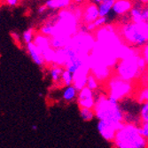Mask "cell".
I'll list each match as a JSON object with an SVG mask.
<instances>
[{"instance_id": "6da1fadb", "label": "cell", "mask_w": 148, "mask_h": 148, "mask_svg": "<svg viewBox=\"0 0 148 148\" xmlns=\"http://www.w3.org/2000/svg\"><path fill=\"white\" fill-rule=\"evenodd\" d=\"M147 65L136 48L126 45L121 51V58L114 68V75L133 83L140 79Z\"/></svg>"}, {"instance_id": "7a4b0ae2", "label": "cell", "mask_w": 148, "mask_h": 148, "mask_svg": "<svg viewBox=\"0 0 148 148\" xmlns=\"http://www.w3.org/2000/svg\"><path fill=\"white\" fill-rule=\"evenodd\" d=\"M94 113L98 121H105L115 124L125 123V113L120 102L110 99L106 93H97Z\"/></svg>"}, {"instance_id": "3957f363", "label": "cell", "mask_w": 148, "mask_h": 148, "mask_svg": "<svg viewBox=\"0 0 148 148\" xmlns=\"http://www.w3.org/2000/svg\"><path fill=\"white\" fill-rule=\"evenodd\" d=\"M114 148H148V139L140 131L139 125L124 123L112 142Z\"/></svg>"}, {"instance_id": "277c9868", "label": "cell", "mask_w": 148, "mask_h": 148, "mask_svg": "<svg viewBox=\"0 0 148 148\" xmlns=\"http://www.w3.org/2000/svg\"><path fill=\"white\" fill-rule=\"evenodd\" d=\"M120 37L123 42L130 47L140 48L148 42V32L144 23L129 21L123 23L120 28Z\"/></svg>"}, {"instance_id": "5b68a950", "label": "cell", "mask_w": 148, "mask_h": 148, "mask_svg": "<svg viewBox=\"0 0 148 148\" xmlns=\"http://www.w3.org/2000/svg\"><path fill=\"white\" fill-rule=\"evenodd\" d=\"M105 84L106 94L117 102H123L130 99L135 92V87L132 82L123 80L114 74Z\"/></svg>"}, {"instance_id": "8992f818", "label": "cell", "mask_w": 148, "mask_h": 148, "mask_svg": "<svg viewBox=\"0 0 148 148\" xmlns=\"http://www.w3.org/2000/svg\"><path fill=\"white\" fill-rule=\"evenodd\" d=\"M97 100V92L88 87H84L78 91L76 103L79 108H90L93 109Z\"/></svg>"}, {"instance_id": "52a82bcc", "label": "cell", "mask_w": 148, "mask_h": 148, "mask_svg": "<svg viewBox=\"0 0 148 148\" xmlns=\"http://www.w3.org/2000/svg\"><path fill=\"white\" fill-rule=\"evenodd\" d=\"M123 124H115L105 121H98L97 123V130L99 133V135L107 142H113L117 131L122 128Z\"/></svg>"}, {"instance_id": "ba28073f", "label": "cell", "mask_w": 148, "mask_h": 148, "mask_svg": "<svg viewBox=\"0 0 148 148\" xmlns=\"http://www.w3.org/2000/svg\"><path fill=\"white\" fill-rule=\"evenodd\" d=\"M130 21L137 23H144L148 20V5H144L136 0L130 12Z\"/></svg>"}, {"instance_id": "9c48e42d", "label": "cell", "mask_w": 148, "mask_h": 148, "mask_svg": "<svg viewBox=\"0 0 148 148\" xmlns=\"http://www.w3.org/2000/svg\"><path fill=\"white\" fill-rule=\"evenodd\" d=\"M99 18V12L97 5L90 3L86 5L81 13V20L84 25L93 23Z\"/></svg>"}, {"instance_id": "30bf717a", "label": "cell", "mask_w": 148, "mask_h": 148, "mask_svg": "<svg viewBox=\"0 0 148 148\" xmlns=\"http://www.w3.org/2000/svg\"><path fill=\"white\" fill-rule=\"evenodd\" d=\"M90 74V66H84L74 73V83L73 85L78 90H82L83 88L86 87L87 79Z\"/></svg>"}, {"instance_id": "8fae6325", "label": "cell", "mask_w": 148, "mask_h": 148, "mask_svg": "<svg viewBox=\"0 0 148 148\" xmlns=\"http://www.w3.org/2000/svg\"><path fill=\"white\" fill-rule=\"evenodd\" d=\"M132 7L133 2L131 0H116L113 6L112 12L115 16H126L127 14H130Z\"/></svg>"}, {"instance_id": "7c38bea8", "label": "cell", "mask_w": 148, "mask_h": 148, "mask_svg": "<svg viewBox=\"0 0 148 148\" xmlns=\"http://www.w3.org/2000/svg\"><path fill=\"white\" fill-rule=\"evenodd\" d=\"M27 52L29 53L31 60L35 64L39 66H44L45 65V61L43 56V52L34 43H30L29 45H26Z\"/></svg>"}, {"instance_id": "4fadbf2b", "label": "cell", "mask_w": 148, "mask_h": 148, "mask_svg": "<svg viewBox=\"0 0 148 148\" xmlns=\"http://www.w3.org/2000/svg\"><path fill=\"white\" fill-rule=\"evenodd\" d=\"M78 91L79 90L74 85L65 86L60 91V99L66 104L73 103L77 99Z\"/></svg>"}, {"instance_id": "5bb4252c", "label": "cell", "mask_w": 148, "mask_h": 148, "mask_svg": "<svg viewBox=\"0 0 148 148\" xmlns=\"http://www.w3.org/2000/svg\"><path fill=\"white\" fill-rule=\"evenodd\" d=\"M63 71H64L63 66H60L56 64H53V65L50 66V69H49L50 78L51 80L52 84L54 85L61 86V76H62Z\"/></svg>"}, {"instance_id": "9a60e30c", "label": "cell", "mask_w": 148, "mask_h": 148, "mask_svg": "<svg viewBox=\"0 0 148 148\" xmlns=\"http://www.w3.org/2000/svg\"><path fill=\"white\" fill-rule=\"evenodd\" d=\"M42 52H45L51 48V38L47 36L42 35L41 33L36 34L33 42Z\"/></svg>"}, {"instance_id": "2e32d148", "label": "cell", "mask_w": 148, "mask_h": 148, "mask_svg": "<svg viewBox=\"0 0 148 148\" xmlns=\"http://www.w3.org/2000/svg\"><path fill=\"white\" fill-rule=\"evenodd\" d=\"M71 4V0H47L45 6L50 10H65Z\"/></svg>"}, {"instance_id": "e0dca14e", "label": "cell", "mask_w": 148, "mask_h": 148, "mask_svg": "<svg viewBox=\"0 0 148 148\" xmlns=\"http://www.w3.org/2000/svg\"><path fill=\"white\" fill-rule=\"evenodd\" d=\"M116 0H103V1L98 5L99 17H108L110 12H112L113 6Z\"/></svg>"}, {"instance_id": "ac0fdd59", "label": "cell", "mask_w": 148, "mask_h": 148, "mask_svg": "<svg viewBox=\"0 0 148 148\" xmlns=\"http://www.w3.org/2000/svg\"><path fill=\"white\" fill-rule=\"evenodd\" d=\"M79 113L84 122H91L96 118L94 110L90 108H79Z\"/></svg>"}, {"instance_id": "d6986e66", "label": "cell", "mask_w": 148, "mask_h": 148, "mask_svg": "<svg viewBox=\"0 0 148 148\" xmlns=\"http://www.w3.org/2000/svg\"><path fill=\"white\" fill-rule=\"evenodd\" d=\"M73 83H74V74L64 69L61 76V86L63 87L70 86L73 85Z\"/></svg>"}, {"instance_id": "ffe728a7", "label": "cell", "mask_w": 148, "mask_h": 148, "mask_svg": "<svg viewBox=\"0 0 148 148\" xmlns=\"http://www.w3.org/2000/svg\"><path fill=\"white\" fill-rule=\"evenodd\" d=\"M136 101L141 105L145 102H148V86L142 87L136 94Z\"/></svg>"}, {"instance_id": "44dd1931", "label": "cell", "mask_w": 148, "mask_h": 148, "mask_svg": "<svg viewBox=\"0 0 148 148\" xmlns=\"http://www.w3.org/2000/svg\"><path fill=\"white\" fill-rule=\"evenodd\" d=\"M40 33L42 35L51 37L53 34H54V24H53V22L48 21L42 25L41 28H40Z\"/></svg>"}, {"instance_id": "7402d4cb", "label": "cell", "mask_w": 148, "mask_h": 148, "mask_svg": "<svg viewBox=\"0 0 148 148\" xmlns=\"http://www.w3.org/2000/svg\"><path fill=\"white\" fill-rule=\"evenodd\" d=\"M100 86V83L99 81L91 73L90 74L88 79H87V84H86V87H88L89 89L94 90V91H98Z\"/></svg>"}, {"instance_id": "603a6c76", "label": "cell", "mask_w": 148, "mask_h": 148, "mask_svg": "<svg viewBox=\"0 0 148 148\" xmlns=\"http://www.w3.org/2000/svg\"><path fill=\"white\" fill-rule=\"evenodd\" d=\"M139 118L141 123L148 122V102L141 104L139 106Z\"/></svg>"}, {"instance_id": "cb8c5ba5", "label": "cell", "mask_w": 148, "mask_h": 148, "mask_svg": "<svg viewBox=\"0 0 148 148\" xmlns=\"http://www.w3.org/2000/svg\"><path fill=\"white\" fill-rule=\"evenodd\" d=\"M35 36H36V35H35V32L33 29H27L22 34V41L25 43V45H29V44L34 42Z\"/></svg>"}, {"instance_id": "d4e9b609", "label": "cell", "mask_w": 148, "mask_h": 148, "mask_svg": "<svg viewBox=\"0 0 148 148\" xmlns=\"http://www.w3.org/2000/svg\"><path fill=\"white\" fill-rule=\"evenodd\" d=\"M139 128H140L141 134H142V135L146 139H148V122H146V123H141L139 124Z\"/></svg>"}, {"instance_id": "484cf974", "label": "cell", "mask_w": 148, "mask_h": 148, "mask_svg": "<svg viewBox=\"0 0 148 148\" xmlns=\"http://www.w3.org/2000/svg\"><path fill=\"white\" fill-rule=\"evenodd\" d=\"M140 54L148 64V42L142 47V51L140 52Z\"/></svg>"}, {"instance_id": "4316f807", "label": "cell", "mask_w": 148, "mask_h": 148, "mask_svg": "<svg viewBox=\"0 0 148 148\" xmlns=\"http://www.w3.org/2000/svg\"><path fill=\"white\" fill-rule=\"evenodd\" d=\"M5 2L7 3V5H9L10 6H16L19 2H20V0H5Z\"/></svg>"}, {"instance_id": "83f0119b", "label": "cell", "mask_w": 148, "mask_h": 148, "mask_svg": "<svg viewBox=\"0 0 148 148\" xmlns=\"http://www.w3.org/2000/svg\"><path fill=\"white\" fill-rule=\"evenodd\" d=\"M12 38H14L16 41H20L21 40V37H20V36L17 34V33H15V32H12Z\"/></svg>"}, {"instance_id": "f1b7e54d", "label": "cell", "mask_w": 148, "mask_h": 148, "mask_svg": "<svg viewBox=\"0 0 148 148\" xmlns=\"http://www.w3.org/2000/svg\"><path fill=\"white\" fill-rule=\"evenodd\" d=\"M46 10H47V8H46V6H45V5L40 6V7L38 8V13H44Z\"/></svg>"}, {"instance_id": "f546056e", "label": "cell", "mask_w": 148, "mask_h": 148, "mask_svg": "<svg viewBox=\"0 0 148 148\" xmlns=\"http://www.w3.org/2000/svg\"><path fill=\"white\" fill-rule=\"evenodd\" d=\"M89 1H90V3H92V4H95V5H99L103 0H89Z\"/></svg>"}, {"instance_id": "4dcf8cb0", "label": "cell", "mask_w": 148, "mask_h": 148, "mask_svg": "<svg viewBox=\"0 0 148 148\" xmlns=\"http://www.w3.org/2000/svg\"><path fill=\"white\" fill-rule=\"evenodd\" d=\"M140 3L144 4V5H148V0H138Z\"/></svg>"}, {"instance_id": "1f68e13d", "label": "cell", "mask_w": 148, "mask_h": 148, "mask_svg": "<svg viewBox=\"0 0 148 148\" xmlns=\"http://www.w3.org/2000/svg\"><path fill=\"white\" fill-rule=\"evenodd\" d=\"M73 1L75 3V4H81V3H83L84 0H73Z\"/></svg>"}, {"instance_id": "d6a6232c", "label": "cell", "mask_w": 148, "mask_h": 148, "mask_svg": "<svg viewBox=\"0 0 148 148\" xmlns=\"http://www.w3.org/2000/svg\"><path fill=\"white\" fill-rule=\"evenodd\" d=\"M145 26H146V29H147V32H148V20L145 21Z\"/></svg>"}, {"instance_id": "836d02e7", "label": "cell", "mask_w": 148, "mask_h": 148, "mask_svg": "<svg viewBox=\"0 0 148 148\" xmlns=\"http://www.w3.org/2000/svg\"><path fill=\"white\" fill-rule=\"evenodd\" d=\"M33 130H36V126L34 125V126H33Z\"/></svg>"}]
</instances>
